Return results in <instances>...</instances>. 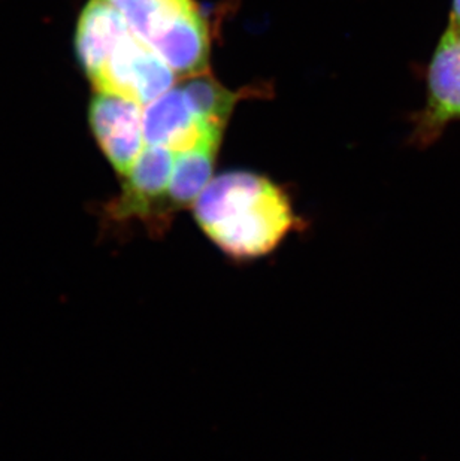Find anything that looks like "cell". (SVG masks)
Listing matches in <instances>:
<instances>
[{
    "label": "cell",
    "instance_id": "cell-1",
    "mask_svg": "<svg viewBox=\"0 0 460 461\" xmlns=\"http://www.w3.org/2000/svg\"><path fill=\"white\" fill-rule=\"evenodd\" d=\"M193 215L209 242L236 263L271 256L302 227L287 193L247 170L211 179L195 202Z\"/></svg>",
    "mask_w": 460,
    "mask_h": 461
},
{
    "label": "cell",
    "instance_id": "cell-2",
    "mask_svg": "<svg viewBox=\"0 0 460 461\" xmlns=\"http://www.w3.org/2000/svg\"><path fill=\"white\" fill-rule=\"evenodd\" d=\"M177 78L207 72L209 35L195 0H104Z\"/></svg>",
    "mask_w": 460,
    "mask_h": 461
},
{
    "label": "cell",
    "instance_id": "cell-3",
    "mask_svg": "<svg viewBox=\"0 0 460 461\" xmlns=\"http://www.w3.org/2000/svg\"><path fill=\"white\" fill-rule=\"evenodd\" d=\"M174 157L163 147L145 145L131 170L123 176L120 194L104 206L105 224L123 227L139 222L152 236L165 235L174 218L168 201Z\"/></svg>",
    "mask_w": 460,
    "mask_h": 461
},
{
    "label": "cell",
    "instance_id": "cell-4",
    "mask_svg": "<svg viewBox=\"0 0 460 461\" xmlns=\"http://www.w3.org/2000/svg\"><path fill=\"white\" fill-rule=\"evenodd\" d=\"M90 81L96 93L124 97L147 106L174 87L177 75L131 29H127L106 52Z\"/></svg>",
    "mask_w": 460,
    "mask_h": 461
},
{
    "label": "cell",
    "instance_id": "cell-5",
    "mask_svg": "<svg viewBox=\"0 0 460 461\" xmlns=\"http://www.w3.org/2000/svg\"><path fill=\"white\" fill-rule=\"evenodd\" d=\"M456 120H460V32L450 26L428 68V97L417 118L414 140L425 147Z\"/></svg>",
    "mask_w": 460,
    "mask_h": 461
},
{
    "label": "cell",
    "instance_id": "cell-6",
    "mask_svg": "<svg viewBox=\"0 0 460 461\" xmlns=\"http://www.w3.org/2000/svg\"><path fill=\"white\" fill-rule=\"evenodd\" d=\"M88 122L102 153L124 176L147 145L143 138V106L124 97L96 93Z\"/></svg>",
    "mask_w": 460,
    "mask_h": 461
},
{
    "label": "cell",
    "instance_id": "cell-7",
    "mask_svg": "<svg viewBox=\"0 0 460 461\" xmlns=\"http://www.w3.org/2000/svg\"><path fill=\"white\" fill-rule=\"evenodd\" d=\"M143 138L145 144L163 147L175 154L207 140H222V133L209 129L196 115L183 88L175 84L156 101L143 106Z\"/></svg>",
    "mask_w": 460,
    "mask_h": 461
},
{
    "label": "cell",
    "instance_id": "cell-8",
    "mask_svg": "<svg viewBox=\"0 0 460 461\" xmlns=\"http://www.w3.org/2000/svg\"><path fill=\"white\" fill-rule=\"evenodd\" d=\"M129 29L122 15L104 0H90L79 15L75 50L88 79L97 72L114 42Z\"/></svg>",
    "mask_w": 460,
    "mask_h": 461
},
{
    "label": "cell",
    "instance_id": "cell-9",
    "mask_svg": "<svg viewBox=\"0 0 460 461\" xmlns=\"http://www.w3.org/2000/svg\"><path fill=\"white\" fill-rule=\"evenodd\" d=\"M220 140H207L193 149L175 153L168 201L172 213L191 208L213 179Z\"/></svg>",
    "mask_w": 460,
    "mask_h": 461
},
{
    "label": "cell",
    "instance_id": "cell-10",
    "mask_svg": "<svg viewBox=\"0 0 460 461\" xmlns=\"http://www.w3.org/2000/svg\"><path fill=\"white\" fill-rule=\"evenodd\" d=\"M179 87L183 88L196 115L209 129L222 133L236 102L234 93L223 87L207 72L187 77L183 83H179Z\"/></svg>",
    "mask_w": 460,
    "mask_h": 461
},
{
    "label": "cell",
    "instance_id": "cell-11",
    "mask_svg": "<svg viewBox=\"0 0 460 461\" xmlns=\"http://www.w3.org/2000/svg\"><path fill=\"white\" fill-rule=\"evenodd\" d=\"M450 26L460 32V0H453L452 23Z\"/></svg>",
    "mask_w": 460,
    "mask_h": 461
}]
</instances>
